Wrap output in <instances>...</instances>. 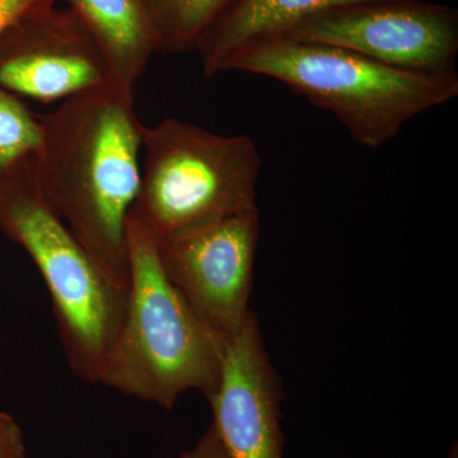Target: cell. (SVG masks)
<instances>
[{
    "mask_svg": "<svg viewBox=\"0 0 458 458\" xmlns=\"http://www.w3.org/2000/svg\"><path fill=\"white\" fill-rule=\"evenodd\" d=\"M273 78L335 114L352 138L378 148L403 125L458 96L457 74L411 73L354 51L291 40L251 45L232 54L221 72Z\"/></svg>",
    "mask_w": 458,
    "mask_h": 458,
    "instance_id": "cell-3",
    "label": "cell"
},
{
    "mask_svg": "<svg viewBox=\"0 0 458 458\" xmlns=\"http://www.w3.org/2000/svg\"><path fill=\"white\" fill-rule=\"evenodd\" d=\"M116 84L40 114L35 174L42 198L117 283L129 288L128 221L140 191L143 123Z\"/></svg>",
    "mask_w": 458,
    "mask_h": 458,
    "instance_id": "cell-1",
    "label": "cell"
},
{
    "mask_svg": "<svg viewBox=\"0 0 458 458\" xmlns=\"http://www.w3.org/2000/svg\"><path fill=\"white\" fill-rule=\"evenodd\" d=\"M0 458H26L25 436L7 412H0Z\"/></svg>",
    "mask_w": 458,
    "mask_h": 458,
    "instance_id": "cell-14",
    "label": "cell"
},
{
    "mask_svg": "<svg viewBox=\"0 0 458 458\" xmlns=\"http://www.w3.org/2000/svg\"><path fill=\"white\" fill-rule=\"evenodd\" d=\"M260 210L250 208L186 236L156 243L172 285L227 345L251 316Z\"/></svg>",
    "mask_w": 458,
    "mask_h": 458,
    "instance_id": "cell-7",
    "label": "cell"
},
{
    "mask_svg": "<svg viewBox=\"0 0 458 458\" xmlns=\"http://www.w3.org/2000/svg\"><path fill=\"white\" fill-rule=\"evenodd\" d=\"M278 40L342 47L411 73L451 75L458 12L420 0L358 3L316 14Z\"/></svg>",
    "mask_w": 458,
    "mask_h": 458,
    "instance_id": "cell-6",
    "label": "cell"
},
{
    "mask_svg": "<svg viewBox=\"0 0 458 458\" xmlns=\"http://www.w3.org/2000/svg\"><path fill=\"white\" fill-rule=\"evenodd\" d=\"M144 165L131 219L156 243L258 207L261 157L247 135L216 134L179 119L143 126Z\"/></svg>",
    "mask_w": 458,
    "mask_h": 458,
    "instance_id": "cell-5",
    "label": "cell"
},
{
    "mask_svg": "<svg viewBox=\"0 0 458 458\" xmlns=\"http://www.w3.org/2000/svg\"><path fill=\"white\" fill-rule=\"evenodd\" d=\"M40 147V114L0 87V180L35 161Z\"/></svg>",
    "mask_w": 458,
    "mask_h": 458,
    "instance_id": "cell-13",
    "label": "cell"
},
{
    "mask_svg": "<svg viewBox=\"0 0 458 458\" xmlns=\"http://www.w3.org/2000/svg\"><path fill=\"white\" fill-rule=\"evenodd\" d=\"M283 397L282 379L252 312L225 345L218 388L208 400L229 458H284Z\"/></svg>",
    "mask_w": 458,
    "mask_h": 458,
    "instance_id": "cell-9",
    "label": "cell"
},
{
    "mask_svg": "<svg viewBox=\"0 0 458 458\" xmlns=\"http://www.w3.org/2000/svg\"><path fill=\"white\" fill-rule=\"evenodd\" d=\"M180 458H229L225 445L214 429L213 424L205 430L197 445L190 450L182 452Z\"/></svg>",
    "mask_w": 458,
    "mask_h": 458,
    "instance_id": "cell-16",
    "label": "cell"
},
{
    "mask_svg": "<svg viewBox=\"0 0 458 458\" xmlns=\"http://www.w3.org/2000/svg\"><path fill=\"white\" fill-rule=\"evenodd\" d=\"M108 83L106 57L69 8L38 9L0 35V87L17 98L50 104Z\"/></svg>",
    "mask_w": 458,
    "mask_h": 458,
    "instance_id": "cell-8",
    "label": "cell"
},
{
    "mask_svg": "<svg viewBox=\"0 0 458 458\" xmlns=\"http://www.w3.org/2000/svg\"><path fill=\"white\" fill-rule=\"evenodd\" d=\"M106 57L113 82L135 95L158 38L141 0H65Z\"/></svg>",
    "mask_w": 458,
    "mask_h": 458,
    "instance_id": "cell-11",
    "label": "cell"
},
{
    "mask_svg": "<svg viewBox=\"0 0 458 458\" xmlns=\"http://www.w3.org/2000/svg\"><path fill=\"white\" fill-rule=\"evenodd\" d=\"M56 2L57 0H0V35L32 12L55 5Z\"/></svg>",
    "mask_w": 458,
    "mask_h": 458,
    "instance_id": "cell-15",
    "label": "cell"
},
{
    "mask_svg": "<svg viewBox=\"0 0 458 458\" xmlns=\"http://www.w3.org/2000/svg\"><path fill=\"white\" fill-rule=\"evenodd\" d=\"M125 318L99 384L165 410L189 390L209 400L225 345L190 309L159 264L153 238L128 221Z\"/></svg>",
    "mask_w": 458,
    "mask_h": 458,
    "instance_id": "cell-2",
    "label": "cell"
},
{
    "mask_svg": "<svg viewBox=\"0 0 458 458\" xmlns=\"http://www.w3.org/2000/svg\"><path fill=\"white\" fill-rule=\"evenodd\" d=\"M369 2L379 0H234L199 42L204 74L221 73L223 63L232 54L278 40L316 14Z\"/></svg>",
    "mask_w": 458,
    "mask_h": 458,
    "instance_id": "cell-10",
    "label": "cell"
},
{
    "mask_svg": "<svg viewBox=\"0 0 458 458\" xmlns=\"http://www.w3.org/2000/svg\"><path fill=\"white\" fill-rule=\"evenodd\" d=\"M234 0H141L158 38L159 51L197 50L208 30Z\"/></svg>",
    "mask_w": 458,
    "mask_h": 458,
    "instance_id": "cell-12",
    "label": "cell"
},
{
    "mask_svg": "<svg viewBox=\"0 0 458 458\" xmlns=\"http://www.w3.org/2000/svg\"><path fill=\"white\" fill-rule=\"evenodd\" d=\"M35 161L0 180V229L40 271L72 373L99 384L123 327L129 288L117 284L50 209Z\"/></svg>",
    "mask_w": 458,
    "mask_h": 458,
    "instance_id": "cell-4",
    "label": "cell"
}]
</instances>
